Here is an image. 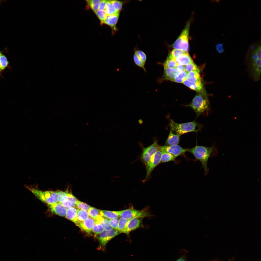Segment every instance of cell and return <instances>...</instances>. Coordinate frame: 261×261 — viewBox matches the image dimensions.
Segmentation results:
<instances>
[{
	"label": "cell",
	"instance_id": "cell-24",
	"mask_svg": "<svg viewBox=\"0 0 261 261\" xmlns=\"http://www.w3.org/2000/svg\"><path fill=\"white\" fill-rule=\"evenodd\" d=\"M158 64H162L164 67L175 68L178 64L175 60L169 53L166 60L163 63L158 62Z\"/></svg>",
	"mask_w": 261,
	"mask_h": 261
},
{
	"label": "cell",
	"instance_id": "cell-17",
	"mask_svg": "<svg viewBox=\"0 0 261 261\" xmlns=\"http://www.w3.org/2000/svg\"><path fill=\"white\" fill-rule=\"evenodd\" d=\"M48 205L51 211L55 214L60 216L65 217L67 208L61 203L57 202Z\"/></svg>",
	"mask_w": 261,
	"mask_h": 261
},
{
	"label": "cell",
	"instance_id": "cell-47",
	"mask_svg": "<svg viewBox=\"0 0 261 261\" xmlns=\"http://www.w3.org/2000/svg\"><path fill=\"white\" fill-rule=\"evenodd\" d=\"M176 261H185L182 257H181Z\"/></svg>",
	"mask_w": 261,
	"mask_h": 261
},
{
	"label": "cell",
	"instance_id": "cell-12",
	"mask_svg": "<svg viewBox=\"0 0 261 261\" xmlns=\"http://www.w3.org/2000/svg\"><path fill=\"white\" fill-rule=\"evenodd\" d=\"M95 223V220L89 217L83 221L76 225L83 232L88 235H91Z\"/></svg>",
	"mask_w": 261,
	"mask_h": 261
},
{
	"label": "cell",
	"instance_id": "cell-35",
	"mask_svg": "<svg viewBox=\"0 0 261 261\" xmlns=\"http://www.w3.org/2000/svg\"><path fill=\"white\" fill-rule=\"evenodd\" d=\"M185 71L188 73L194 71L200 72L199 68L193 62L185 66Z\"/></svg>",
	"mask_w": 261,
	"mask_h": 261
},
{
	"label": "cell",
	"instance_id": "cell-38",
	"mask_svg": "<svg viewBox=\"0 0 261 261\" xmlns=\"http://www.w3.org/2000/svg\"><path fill=\"white\" fill-rule=\"evenodd\" d=\"M101 22V24L102 23L108 15L105 10H98L95 13Z\"/></svg>",
	"mask_w": 261,
	"mask_h": 261
},
{
	"label": "cell",
	"instance_id": "cell-4",
	"mask_svg": "<svg viewBox=\"0 0 261 261\" xmlns=\"http://www.w3.org/2000/svg\"><path fill=\"white\" fill-rule=\"evenodd\" d=\"M191 20L188 21L179 36L172 44L173 47L175 49L188 52L189 49V30Z\"/></svg>",
	"mask_w": 261,
	"mask_h": 261
},
{
	"label": "cell",
	"instance_id": "cell-25",
	"mask_svg": "<svg viewBox=\"0 0 261 261\" xmlns=\"http://www.w3.org/2000/svg\"><path fill=\"white\" fill-rule=\"evenodd\" d=\"M119 211H110L100 210V215L104 218L107 219H112L118 218L119 216Z\"/></svg>",
	"mask_w": 261,
	"mask_h": 261
},
{
	"label": "cell",
	"instance_id": "cell-14",
	"mask_svg": "<svg viewBox=\"0 0 261 261\" xmlns=\"http://www.w3.org/2000/svg\"><path fill=\"white\" fill-rule=\"evenodd\" d=\"M182 83L190 88L196 91L198 93L208 98L207 94L204 88L202 81L192 83L186 80Z\"/></svg>",
	"mask_w": 261,
	"mask_h": 261
},
{
	"label": "cell",
	"instance_id": "cell-1",
	"mask_svg": "<svg viewBox=\"0 0 261 261\" xmlns=\"http://www.w3.org/2000/svg\"><path fill=\"white\" fill-rule=\"evenodd\" d=\"M214 150V147L213 146L209 147L196 145L192 148H188L187 152L191 153L197 160L201 162L206 175L209 171L207 167L208 159Z\"/></svg>",
	"mask_w": 261,
	"mask_h": 261
},
{
	"label": "cell",
	"instance_id": "cell-41",
	"mask_svg": "<svg viewBox=\"0 0 261 261\" xmlns=\"http://www.w3.org/2000/svg\"><path fill=\"white\" fill-rule=\"evenodd\" d=\"M185 52H186L180 50L174 49L170 53L174 59L175 60L179 56Z\"/></svg>",
	"mask_w": 261,
	"mask_h": 261
},
{
	"label": "cell",
	"instance_id": "cell-2",
	"mask_svg": "<svg viewBox=\"0 0 261 261\" xmlns=\"http://www.w3.org/2000/svg\"><path fill=\"white\" fill-rule=\"evenodd\" d=\"M170 129L180 136L187 133L190 132H197L201 129L202 125L195 120L192 122L183 123H177L172 119L169 121Z\"/></svg>",
	"mask_w": 261,
	"mask_h": 261
},
{
	"label": "cell",
	"instance_id": "cell-46",
	"mask_svg": "<svg viewBox=\"0 0 261 261\" xmlns=\"http://www.w3.org/2000/svg\"><path fill=\"white\" fill-rule=\"evenodd\" d=\"M179 72L185 71V66L178 64L175 68Z\"/></svg>",
	"mask_w": 261,
	"mask_h": 261
},
{
	"label": "cell",
	"instance_id": "cell-21",
	"mask_svg": "<svg viewBox=\"0 0 261 261\" xmlns=\"http://www.w3.org/2000/svg\"><path fill=\"white\" fill-rule=\"evenodd\" d=\"M77 209L75 207L68 208L65 217L66 218L74 223L75 225L77 223Z\"/></svg>",
	"mask_w": 261,
	"mask_h": 261
},
{
	"label": "cell",
	"instance_id": "cell-27",
	"mask_svg": "<svg viewBox=\"0 0 261 261\" xmlns=\"http://www.w3.org/2000/svg\"><path fill=\"white\" fill-rule=\"evenodd\" d=\"M101 0H86L87 6L95 13L98 10L99 6Z\"/></svg>",
	"mask_w": 261,
	"mask_h": 261
},
{
	"label": "cell",
	"instance_id": "cell-13",
	"mask_svg": "<svg viewBox=\"0 0 261 261\" xmlns=\"http://www.w3.org/2000/svg\"><path fill=\"white\" fill-rule=\"evenodd\" d=\"M120 13L107 15L102 24V25L106 24L110 26L113 35L118 30L116 24L119 19Z\"/></svg>",
	"mask_w": 261,
	"mask_h": 261
},
{
	"label": "cell",
	"instance_id": "cell-18",
	"mask_svg": "<svg viewBox=\"0 0 261 261\" xmlns=\"http://www.w3.org/2000/svg\"><path fill=\"white\" fill-rule=\"evenodd\" d=\"M180 136L174 131L170 130L165 145L167 146L178 145L180 141Z\"/></svg>",
	"mask_w": 261,
	"mask_h": 261
},
{
	"label": "cell",
	"instance_id": "cell-8",
	"mask_svg": "<svg viewBox=\"0 0 261 261\" xmlns=\"http://www.w3.org/2000/svg\"><path fill=\"white\" fill-rule=\"evenodd\" d=\"M251 62V68L253 77L255 79H259L261 73V47L253 54Z\"/></svg>",
	"mask_w": 261,
	"mask_h": 261
},
{
	"label": "cell",
	"instance_id": "cell-49",
	"mask_svg": "<svg viewBox=\"0 0 261 261\" xmlns=\"http://www.w3.org/2000/svg\"></svg>",
	"mask_w": 261,
	"mask_h": 261
},
{
	"label": "cell",
	"instance_id": "cell-23",
	"mask_svg": "<svg viewBox=\"0 0 261 261\" xmlns=\"http://www.w3.org/2000/svg\"><path fill=\"white\" fill-rule=\"evenodd\" d=\"M129 220L122 217L119 219L117 230L120 233H123L128 234L127 230V225Z\"/></svg>",
	"mask_w": 261,
	"mask_h": 261
},
{
	"label": "cell",
	"instance_id": "cell-29",
	"mask_svg": "<svg viewBox=\"0 0 261 261\" xmlns=\"http://www.w3.org/2000/svg\"><path fill=\"white\" fill-rule=\"evenodd\" d=\"M188 73L185 71L178 73L175 77L173 81L178 83H183L186 80Z\"/></svg>",
	"mask_w": 261,
	"mask_h": 261
},
{
	"label": "cell",
	"instance_id": "cell-5",
	"mask_svg": "<svg viewBox=\"0 0 261 261\" xmlns=\"http://www.w3.org/2000/svg\"><path fill=\"white\" fill-rule=\"evenodd\" d=\"M26 187L37 198L45 203L49 204L58 202L57 191H43L27 186Z\"/></svg>",
	"mask_w": 261,
	"mask_h": 261
},
{
	"label": "cell",
	"instance_id": "cell-3",
	"mask_svg": "<svg viewBox=\"0 0 261 261\" xmlns=\"http://www.w3.org/2000/svg\"><path fill=\"white\" fill-rule=\"evenodd\" d=\"M185 106L191 108L196 113L197 117L209 109L210 104L208 98L197 93L191 102Z\"/></svg>",
	"mask_w": 261,
	"mask_h": 261
},
{
	"label": "cell",
	"instance_id": "cell-22",
	"mask_svg": "<svg viewBox=\"0 0 261 261\" xmlns=\"http://www.w3.org/2000/svg\"><path fill=\"white\" fill-rule=\"evenodd\" d=\"M186 80L192 83L202 81L199 72L196 71H192L188 72L186 77Z\"/></svg>",
	"mask_w": 261,
	"mask_h": 261
},
{
	"label": "cell",
	"instance_id": "cell-15",
	"mask_svg": "<svg viewBox=\"0 0 261 261\" xmlns=\"http://www.w3.org/2000/svg\"><path fill=\"white\" fill-rule=\"evenodd\" d=\"M77 200L72 193L68 191L65 196L62 198L60 203L66 208H68L75 207Z\"/></svg>",
	"mask_w": 261,
	"mask_h": 261
},
{
	"label": "cell",
	"instance_id": "cell-45",
	"mask_svg": "<svg viewBox=\"0 0 261 261\" xmlns=\"http://www.w3.org/2000/svg\"><path fill=\"white\" fill-rule=\"evenodd\" d=\"M217 50L219 53H221L224 51L223 44L222 43H218L216 45Z\"/></svg>",
	"mask_w": 261,
	"mask_h": 261
},
{
	"label": "cell",
	"instance_id": "cell-11",
	"mask_svg": "<svg viewBox=\"0 0 261 261\" xmlns=\"http://www.w3.org/2000/svg\"><path fill=\"white\" fill-rule=\"evenodd\" d=\"M160 148L163 152L170 153L173 155L176 158L179 156L184 155L188 151V148H184L178 145L160 146Z\"/></svg>",
	"mask_w": 261,
	"mask_h": 261
},
{
	"label": "cell",
	"instance_id": "cell-19",
	"mask_svg": "<svg viewBox=\"0 0 261 261\" xmlns=\"http://www.w3.org/2000/svg\"><path fill=\"white\" fill-rule=\"evenodd\" d=\"M142 218H136L129 220L127 225L128 234L130 232L139 228L141 225Z\"/></svg>",
	"mask_w": 261,
	"mask_h": 261
},
{
	"label": "cell",
	"instance_id": "cell-6",
	"mask_svg": "<svg viewBox=\"0 0 261 261\" xmlns=\"http://www.w3.org/2000/svg\"><path fill=\"white\" fill-rule=\"evenodd\" d=\"M119 233V231L116 230H104L96 236L99 243L98 249L104 251L108 243Z\"/></svg>",
	"mask_w": 261,
	"mask_h": 261
},
{
	"label": "cell",
	"instance_id": "cell-34",
	"mask_svg": "<svg viewBox=\"0 0 261 261\" xmlns=\"http://www.w3.org/2000/svg\"><path fill=\"white\" fill-rule=\"evenodd\" d=\"M105 11L108 15H113L119 13L114 8L109 0H106Z\"/></svg>",
	"mask_w": 261,
	"mask_h": 261
},
{
	"label": "cell",
	"instance_id": "cell-40",
	"mask_svg": "<svg viewBox=\"0 0 261 261\" xmlns=\"http://www.w3.org/2000/svg\"><path fill=\"white\" fill-rule=\"evenodd\" d=\"M135 51L140 59L143 62L145 63L147 58L145 54L143 51L140 50H135Z\"/></svg>",
	"mask_w": 261,
	"mask_h": 261
},
{
	"label": "cell",
	"instance_id": "cell-31",
	"mask_svg": "<svg viewBox=\"0 0 261 261\" xmlns=\"http://www.w3.org/2000/svg\"><path fill=\"white\" fill-rule=\"evenodd\" d=\"M133 61L136 65L142 68L144 71L146 72V70L145 67V63L142 62L139 58L137 54L135 51L133 56Z\"/></svg>",
	"mask_w": 261,
	"mask_h": 261
},
{
	"label": "cell",
	"instance_id": "cell-30",
	"mask_svg": "<svg viewBox=\"0 0 261 261\" xmlns=\"http://www.w3.org/2000/svg\"><path fill=\"white\" fill-rule=\"evenodd\" d=\"M9 62L6 57L0 51V72L8 66Z\"/></svg>",
	"mask_w": 261,
	"mask_h": 261
},
{
	"label": "cell",
	"instance_id": "cell-36",
	"mask_svg": "<svg viewBox=\"0 0 261 261\" xmlns=\"http://www.w3.org/2000/svg\"><path fill=\"white\" fill-rule=\"evenodd\" d=\"M100 223L104 230H110L113 229L111 227L109 220L103 217Z\"/></svg>",
	"mask_w": 261,
	"mask_h": 261
},
{
	"label": "cell",
	"instance_id": "cell-20",
	"mask_svg": "<svg viewBox=\"0 0 261 261\" xmlns=\"http://www.w3.org/2000/svg\"><path fill=\"white\" fill-rule=\"evenodd\" d=\"M175 60L178 64L184 66H185L193 62L188 53L186 52L179 56Z\"/></svg>",
	"mask_w": 261,
	"mask_h": 261
},
{
	"label": "cell",
	"instance_id": "cell-43",
	"mask_svg": "<svg viewBox=\"0 0 261 261\" xmlns=\"http://www.w3.org/2000/svg\"><path fill=\"white\" fill-rule=\"evenodd\" d=\"M57 191L58 196V202L60 203L62 198L66 194L68 191L65 192L61 191Z\"/></svg>",
	"mask_w": 261,
	"mask_h": 261
},
{
	"label": "cell",
	"instance_id": "cell-48",
	"mask_svg": "<svg viewBox=\"0 0 261 261\" xmlns=\"http://www.w3.org/2000/svg\"><path fill=\"white\" fill-rule=\"evenodd\" d=\"M254 48V46L253 45H252L251 46V49H253Z\"/></svg>",
	"mask_w": 261,
	"mask_h": 261
},
{
	"label": "cell",
	"instance_id": "cell-9",
	"mask_svg": "<svg viewBox=\"0 0 261 261\" xmlns=\"http://www.w3.org/2000/svg\"><path fill=\"white\" fill-rule=\"evenodd\" d=\"M162 153V151L160 147L159 150L152 156L149 162L145 165L146 175L145 179L143 180V182H146L149 179L152 171L160 163Z\"/></svg>",
	"mask_w": 261,
	"mask_h": 261
},
{
	"label": "cell",
	"instance_id": "cell-37",
	"mask_svg": "<svg viewBox=\"0 0 261 261\" xmlns=\"http://www.w3.org/2000/svg\"><path fill=\"white\" fill-rule=\"evenodd\" d=\"M90 206L87 204L77 200L76 203L75 207L77 209H80L86 211H88L91 207Z\"/></svg>",
	"mask_w": 261,
	"mask_h": 261
},
{
	"label": "cell",
	"instance_id": "cell-32",
	"mask_svg": "<svg viewBox=\"0 0 261 261\" xmlns=\"http://www.w3.org/2000/svg\"><path fill=\"white\" fill-rule=\"evenodd\" d=\"M87 212L89 216L95 220L101 215L100 210L93 207H91Z\"/></svg>",
	"mask_w": 261,
	"mask_h": 261
},
{
	"label": "cell",
	"instance_id": "cell-28",
	"mask_svg": "<svg viewBox=\"0 0 261 261\" xmlns=\"http://www.w3.org/2000/svg\"><path fill=\"white\" fill-rule=\"evenodd\" d=\"M176 158L172 154L167 152H163L161 155L160 163L175 161Z\"/></svg>",
	"mask_w": 261,
	"mask_h": 261
},
{
	"label": "cell",
	"instance_id": "cell-44",
	"mask_svg": "<svg viewBox=\"0 0 261 261\" xmlns=\"http://www.w3.org/2000/svg\"><path fill=\"white\" fill-rule=\"evenodd\" d=\"M106 0H101L98 9L101 10H105Z\"/></svg>",
	"mask_w": 261,
	"mask_h": 261
},
{
	"label": "cell",
	"instance_id": "cell-7",
	"mask_svg": "<svg viewBox=\"0 0 261 261\" xmlns=\"http://www.w3.org/2000/svg\"><path fill=\"white\" fill-rule=\"evenodd\" d=\"M119 216L129 220L136 218H143L150 216L151 214L147 209L138 210L133 209H128L119 211Z\"/></svg>",
	"mask_w": 261,
	"mask_h": 261
},
{
	"label": "cell",
	"instance_id": "cell-42",
	"mask_svg": "<svg viewBox=\"0 0 261 261\" xmlns=\"http://www.w3.org/2000/svg\"><path fill=\"white\" fill-rule=\"evenodd\" d=\"M110 225L113 229L117 230L119 219L118 218L109 219Z\"/></svg>",
	"mask_w": 261,
	"mask_h": 261
},
{
	"label": "cell",
	"instance_id": "cell-33",
	"mask_svg": "<svg viewBox=\"0 0 261 261\" xmlns=\"http://www.w3.org/2000/svg\"><path fill=\"white\" fill-rule=\"evenodd\" d=\"M109 1L115 9L118 12L120 13L124 2L117 0H109Z\"/></svg>",
	"mask_w": 261,
	"mask_h": 261
},
{
	"label": "cell",
	"instance_id": "cell-16",
	"mask_svg": "<svg viewBox=\"0 0 261 261\" xmlns=\"http://www.w3.org/2000/svg\"><path fill=\"white\" fill-rule=\"evenodd\" d=\"M179 72L175 68L164 67L163 75L161 78L158 79V81L160 82L163 80H168L173 81Z\"/></svg>",
	"mask_w": 261,
	"mask_h": 261
},
{
	"label": "cell",
	"instance_id": "cell-26",
	"mask_svg": "<svg viewBox=\"0 0 261 261\" xmlns=\"http://www.w3.org/2000/svg\"><path fill=\"white\" fill-rule=\"evenodd\" d=\"M89 217L88 212L87 211L77 209V223L76 224V225L79 223L82 222Z\"/></svg>",
	"mask_w": 261,
	"mask_h": 261
},
{
	"label": "cell",
	"instance_id": "cell-39",
	"mask_svg": "<svg viewBox=\"0 0 261 261\" xmlns=\"http://www.w3.org/2000/svg\"><path fill=\"white\" fill-rule=\"evenodd\" d=\"M104 230L99 223L95 222V223L93 229V232L95 236H96Z\"/></svg>",
	"mask_w": 261,
	"mask_h": 261
},
{
	"label": "cell",
	"instance_id": "cell-10",
	"mask_svg": "<svg viewBox=\"0 0 261 261\" xmlns=\"http://www.w3.org/2000/svg\"><path fill=\"white\" fill-rule=\"evenodd\" d=\"M160 146L157 141H155L149 146L144 148L140 159L145 165L150 161L151 158L160 149Z\"/></svg>",
	"mask_w": 261,
	"mask_h": 261
}]
</instances>
